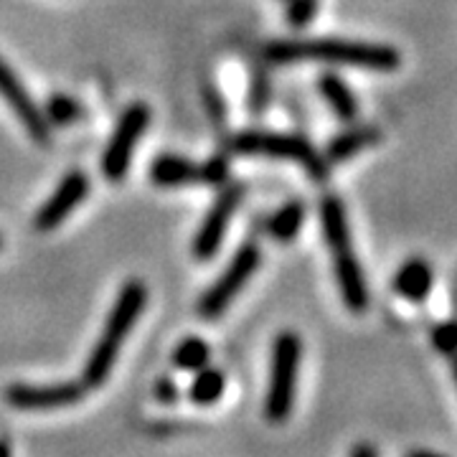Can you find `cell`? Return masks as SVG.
Returning <instances> with one entry per match:
<instances>
[{"instance_id":"19","label":"cell","mask_w":457,"mask_h":457,"mask_svg":"<svg viewBox=\"0 0 457 457\" xmlns=\"http://www.w3.org/2000/svg\"><path fill=\"white\" fill-rule=\"evenodd\" d=\"M79 114H82L79 102L74 97H69V95H54V97L46 102V110H44L46 122H49V125H62V128L77 122Z\"/></svg>"},{"instance_id":"12","label":"cell","mask_w":457,"mask_h":457,"mask_svg":"<svg viewBox=\"0 0 457 457\" xmlns=\"http://www.w3.org/2000/svg\"><path fill=\"white\" fill-rule=\"evenodd\" d=\"M432 285H435L432 267L420 257H411V260L404 262L392 279L394 293L407 303H425L432 293Z\"/></svg>"},{"instance_id":"25","label":"cell","mask_w":457,"mask_h":457,"mask_svg":"<svg viewBox=\"0 0 457 457\" xmlns=\"http://www.w3.org/2000/svg\"><path fill=\"white\" fill-rule=\"evenodd\" d=\"M8 453H11V447H8L5 442H0V455L5 457V455H8Z\"/></svg>"},{"instance_id":"14","label":"cell","mask_w":457,"mask_h":457,"mask_svg":"<svg viewBox=\"0 0 457 457\" xmlns=\"http://www.w3.org/2000/svg\"><path fill=\"white\" fill-rule=\"evenodd\" d=\"M150 180L155 186H188L201 180V165L180 155H161L150 165Z\"/></svg>"},{"instance_id":"27","label":"cell","mask_w":457,"mask_h":457,"mask_svg":"<svg viewBox=\"0 0 457 457\" xmlns=\"http://www.w3.org/2000/svg\"><path fill=\"white\" fill-rule=\"evenodd\" d=\"M0 245H3V242H0Z\"/></svg>"},{"instance_id":"5","label":"cell","mask_w":457,"mask_h":457,"mask_svg":"<svg viewBox=\"0 0 457 457\" xmlns=\"http://www.w3.org/2000/svg\"><path fill=\"white\" fill-rule=\"evenodd\" d=\"M303 356V343L293 330H282L272 345V366H270V386L264 399V414L270 422H285L295 404L297 386V366Z\"/></svg>"},{"instance_id":"18","label":"cell","mask_w":457,"mask_h":457,"mask_svg":"<svg viewBox=\"0 0 457 457\" xmlns=\"http://www.w3.org/2000/svg\"><path fill=\"white\" fill-rule=\"evenodd\" d=\"M209 345L201 338H186L179 343L176 353H173V363L180 371H198L204 366H209Z\"/></svg>"},{"instance_id":"9","label":"cell","mask_w":457,"mask_h":457,"mask_svg":"<svg viewBox=\"0 0 457 457\" xmlns=\"http://www.w3.org/2000/svg\"><path fill=\"white\" fill-rule=\"evenodd\" d=\"M82 381H62V384H11L5 389V402L13 409H56L77 404L82 399Z\"/></svg>"},{"instance_id":"8","label":"cell","mask_w":457,"mask_h":457,"mask_svg":"<svg viewBox=\"0 0 457 457\" xmlns=\"http://www.w3.org/2000/svg\"><path fill=\"white\" fill-rule=\"evenodd\" d=\"M242 196H245V188L239 183H228L227 188L216 196L213 206L206 213V219L198 227L196 239H194V257L196 260H212L213 254L219 252V246L227 237L228 224L234 219V212L242 204Z\"/></svg>"},{"instance_id":"2","label":"cell","mask_w":457,"mask_h":457,"mask_svg":"<svg viewBox=\"0 0 457 457\" xmlns=\"http://www.w3.org/2000/svg\"><path fill=\"white\" fill-rule=\"evenodd\" d=\"M147 290L140 279H130L122 285V290L114 300L112 311L107 315V323L102 328V336L95 343L89 361L84 366L82 384L84 389H97L107 381V376L112 371L114 361L120 356V348L125 345L130 336L135 320L140 318V312L145 311Z\"/></svg>"},{"instance_id":"22","label":"cell","mask_w":457,"mask_h":457,"mask_svg":"<svg viewBox=\"0 0 457 457\" xmlns=\"http://www.w3.org/2000/svg\"><path fill=\"white\" fill-rule=\"evenodd\" d=\"M228 179V163L224 158H212L201 165V183H209V186H221Z\"/></svg>"},{"instance_id":"13","label":"cell","mask_w":457,"mask_h":457,"mask_svg":"<svg viewBox=\"0 0 457 457\" xmlns=\"http://www.w3.org/2000/svg\"><path fill=\"white\" fill-rule=\"evenodd\" d=\"M381 140V132L378 128H348L341 135H336L330 143H328L326 153H323V158L328 161V165H338L345 163V161H351V158H356L361 150H366V147L376 145Z\"/></svg>"},{"instance_id":"6","label":"cell","mask_w":457,"mask_h":457,"mask_svg":"<svg viewBox=\"0 0 457 457\" xmlns=\"http://www.w3.org/2000/svg\"><path fill=\"white\" fill-rule=\"evenodd\" d=\"M257 267H260V246L254 242H246V245L239 246L237 254L227 264V270L216 278V282L201 297L198 315L204 320H216L231 305V300L245 290V285L257 272Z\"/></svg>"},{"instance_id":"23","label":"cell","mask_w":457,"mask_h":457,"mask_svg":"<svg viewBox=\"0 0 457 457\" xmlns=\"http://www.w3.org/2000/svg\"><path fill=\"white\" fill-rule=\"evenodd\" d=\"M155 399L163 402V404H173V402L179 399V386H176L170 378L158 381V384H155Z\"/></svg>"},{"instance_id":"17","label":"cell","mask_w":457,"mask_h":457,"mask_svg":"<svg viewBox=\"0 0 457 457\" xmlns=\"http://www.w3.org/2000/svg\"><path fill=\"white\" fill-rule=\"evenodd\" d=\"M194 374H196L194 376V384H191V389H188L191 402L198 404V407L216 404V402L221 399L224 389H227V376L221 374V371H216V369H209V366L198 369Z\"/></svg>"},{"instance_id":"15","label":"cell","mask_w":457,"mask_h":457,"mask_svg":"<svg viewBox=\"0 0 457 457\" xmlns=\"http://www.w3.org/2000/svg\"><path fill=\"white\" fill-rule=\"evenodd\" d=\"M318 89H320V97L326 99L328 107L336 112L338 120L353 122L359 117V102L353 97L351 87L343 82L338 74H323L318 79Z\"/></svg>"},{"instance_id":"1","label":"cell","mask_w":457,"mask_h":457,"mask_svg":"<svg viewBox=\"0 0 457 457\" xmlns=\"http://www.w3.org/2000/svg\"><path fill=\"white\" fill-rule=\"evenodd\" d=\"M264 56L275 64L290 62H326V64H348L394 71L402 64V56L394 46L384 44H363V41H343V38H308V41H272Z\"/></svg>"},{"instance_id":"4","label":"cell","mask_w":457,"mask_h":457,"mask_svg":"<svg viewBox=\"0 0 457 457\" xmlns=\"http://www.w3.org/2000/svg\"><path fill=\"white\" fill-rule=\"evenodd\" d=\"M231 150L239 155H264V158H278V161H293L303 165L312 180H326L330 170L323 153H318L305 137L290 135V132H239L231 140Z\"/></svg>"},{"instance_id":"21","label":"cell","mask_w":457,"mask_h":457,"mask_svg":"<svg viewBox=\"0 0 457 457\" xmlns=\"http://www.w3.org/2000/svg\"><path fill=\"white\" fill-rule=\"evenodd\" d=\"M318 13V0H290L287 5V23L295 29L308 26Z\"/></svg>"},{"instance_id":"10","label":"cell","mask_w":457,"mask_h":457,"mask_svg":"<svg viewBox=\"0 0 457 457\" xmlns=\"http://www.w3.org/2000/svg\"><path fill=\"white\" fill-rule=\"evenodd\" d=\"M0 97L8 102L18 120L26 125V130L36 143H49V122L44 112L36 107L29 89L16 77V71L0 59Z\"/></svg>"},{"instance_id":"20","label":"cell","mask_w":457,"mask_h":457,"mask_svg":"<svg viewBox=\"0 0 457 457\" xmlns=\"http://www.w3.org/2000/svg\"><path fill=\"white\" fill-rule=\"evenodd\" d=\"M432 345L442 356H457V320H445L432 330Z\"/></svg>"},{"instance_id":"26","label":"cell","mask_w":457,"mask_h":457,"mask_svg":"<svg viewBox=\"0 0 457 457\" xmlns=\"http://www.w3.org/2000/svg\"><path fill=\"white\" fill-rule=\"evenodd\" d=\"M453 374H455V381H457V359H455V366H453Z\"/></svg>"},{"instance_id":"16","label":"cell","mask_w":457,"mask_h":457,"mask_svg":"<svg viewBox=\"0 0 457 457\" xmlns=\"http://www.w3.org/2000/svg\"><path fill=\"white\" fill-rule=\"evenodd\" d=\"M305 221V204L303 201H287L285 206H279L278 212L272 213V219L267 221L270 237L279 242V245H290L295 242V237L300 234Z\"/></svg>"},{"instance_id":"24","label":"cell","mask_w":457,"mask_h":457,"mask_svg":"<svg viewBox=\"0 0 457 457\" xmlns=\"http://www.w3.org/2000/svg\"><path fill=\"white\" fill-rule=\"evenodd\" d=\"M351 455L353 457H376L374 447H369V445H359V447H353L351 450Z\"/></svg>"},{"instance_id":"11","label":"cell","mask_w":457,"mask_h":457,"mask_svg":"<svg viewBox=\"0 0 457 457\" xmlns=\"http://www.w3.org/2000/svg\"><path fill=\"white\" fill-rule=\"evenodd\" d=\"M89 194V179L82 170H71L59 186L56 191L51 194L49 201L38 209L36 219H33V227L38 231H51L59 224H64L66 216L74 212L84 198Z\"/></svg>"},{"instance_id":"3","label":"cell","mask_w":457,"mask_h":457,"mask_svg":"<svg viewBox=\"0 0 457 457\" xmlns=\"http://www.w3.org/2000/svg\"><path fill=\"white\" fill-rule=\"evenodd\" d=\"M320 224H323V237L333 254V270H336V282L341 290L343 305L351 312H363L369 308V285L363 278L351 231H348V219H345V206L336 194H328L320 201Z\"/></svg>"},{"instance_id":"7","label":"cell","mask_w":457,"mask_h":457,"mask_svg":"<svg viewBox=\"0 0 457 457\" xmlns=\"http://www.w3.org/2000/svg\"><path fill=\"white\" fill-rule=\"evenodd\" d=\"M147 125H150V107H147L145 102H135V104H130L125 112L120 114L112 137H110V143L104 147V155H102V173H104V179L117 183V180H122L128 176L135 145L143 137V132L147 130Z\"/></svg>"}]
</instances>
